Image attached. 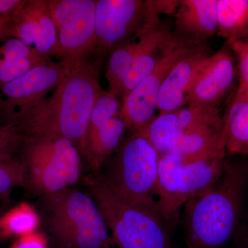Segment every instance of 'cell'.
<instances>
[{"label": "cell", "mask_w": 248, "mask_h": 248, "mask_svg": "<svg viewBox=\"0 0 248 248\" xmlns=\"http://www.w3.org/2000/svg\"><path fill=\"white\" fill-rule=\"evenodd\" d=\"M229 45L209 58L185 99V106L218 107L229 93L238 76L237 63Z\"/></svg>", "instance_id": "15"}, {"label": "cell", "mask_w": 248, "mask_h": 248, "mask_svg": "<svg viewBox=\"0 0 248 248\" xmlns=\"http://www.w3.org/2000/svg\"><path fill=\"white\" fill-rule=\"evenodd\" d=\"M22 2V0H0V16H9Z\"/></svg>", "instance_id": "28"}, {"label": "cell", "mask_w": 248, "mask_h": 248, "mask_svg": "<svg viewBox=\"0 0 248 248\" xmlns=\"http://www.w3.org/2000/svg\"><path fill=\"white\" fill-rule=\"evenodd\" d=\"M50 60L17 38L5 39L0 43V88Z\"/></svg>", "instance_id": "18"}, {"label": "cell", "mask_w": 248, "mask_h": 248, "mask_svg": "<svg viewBox=\"0 0 248 248\" xmlns=\"http://www.w3.org/2000/svg\"><path fill=\"white\" fill-rule=\"evenodd\" d=\"M139 135L145 137L159 155L173 152L182 135L177 111L156 115Z\"/></svg>", "instance_id": "21"}, {"label": "cell", "mask_w": 248, "mask_h": 248, "mask_svg": "<svg viewBox=\"0 0 248 248\" xmlns=\"http://www.w3.org/2000/svg\"><path fill=\"white\" fill-rule=\"evenodd\" d=\"M11 248H46V245L43 236L33 232L19 237Z\"/></svg>", "instance_id": "26"}, {"label": "cell", "mask_w": 248, "mask_h": 248, "mask_svg": "<svg viewBox=\"0 0 248 248\" xmlns=\"http://www.w3.org/2000/svg\"><path fill=\"white\" fill-rule=\"evenodd\" d=\"M40 218L33 208L21 204L10 210L0 219V231L5 236H25L35 232Z\"/></svg>", "instance_id": "22"}, {"label": "cell", "mask_w": 248, "mask_h": 248, "mask_svg": "<svg viewBox=\"0 0 248 248\" xmlns=\"http://www.w3.org/2000/svg\"><path fill=\"white\" fill-rule=\"evenodd\" d=\"M211 55L208 46L204 45L174 66L160 90L157 103L159 114L174 112L185 107L187 93Z\"/></svg>", "instance_id": "16"}, {"label": "cell", "mask_w": 248, "mask_h": 248, "mask_svg": "<svg viewBox=\"0 0 248 248\" xmlns=\"http://www.w3.org/2000/svg\"><path fill=\"white\" fill-rule=\"evenodd\" d=\"M174 37L173 23L155 15L109 57L105 76L108 91L121 101L151 74Z\"/></svg>", "instance_id": "4"}, {"label": "cell", "mask_w": 248, "mask_h": 248, "mask_svg": "<svg viewBox=\"0 0 248 248\" xmlns=\"http://www.w3.org/2000/svg\"><path fill=\"white\" fill-rule=\"evenodd\" d=\"M85 182L118 248H175L162 218L125 200L104 176Z\"/></svg>", "instance_id": "3"}, {"label": "cell", "mask_w": 248, "mask_h": 248, "mask_svg": "<svg viewBox=\"0 0 248 248\" xmlns=\"http://www.w3.org/2000/svg\"><path fill=\"white\" fill-rule=\"evenodd\" d=\"M11 15L0 16V40L10 37L11 27Z\"/></svg>", "instance_id": "29"}, {"label": "cell", "mask_w": 248, "mask_h": 248, "mask_svg": "<svg viewBox=\"0 0 248 248\" xmlns=\"http://www.w3.org/2000/svg\"><path fill=\"white\" fill-rule=\"evenodd\" d=\"M45 208L52 234L67 248H108V227L91 196L68 188L46 195Z\"/></svg>", "instance_id": "8"}, {"label": "cell", "mask_w": 248, "mask_h": 248, "mask_svg": "<svg viewBox=\"0 0 248 248\" xmlns=\"http://www.w3.org/2000/svg\"><path fill=\"white\" fill-rule=\"evenodd\" d=\"M69 68L51 60L36 66L0 88V112L18 126L47 102L49 93L60 85Z\"/></svg>", "instance_id": "11"}, {"label": "cell", "mask_w": 248, "mask_h": 248, "mask_svg": "<svg viewBox=\"0 0 248 248\" xmlns=\"http://www.w3.org/2000/svg\"><path fill=\"white\" fill-rule=\"evenodd\" d=\"M122 101L109 91L99 94L90 117L83 154L95 168L115 153L125 138L126 124L121 115Z\"/></svg>", "instance_id": "13"}, {"label": "cell", "mask_w": 248, "mask_h": 248, "mask_svg": "<svg viewBox=\"0 0 248 248\" xmlns=\"http://www.w3.org/2000/svg\"><path fill=\"white\" fill-rule=\"evenodd\" d=\"M248 179V164L226 162L215 185L189 202L187 232L192 248H217L231 239L241 218Z\"/></svg>", "instance_id": "2"}, {"label": "cell", "mask_w": 248, "mask_h": 248, "mask_svg": "<svg viewBox=\"0 0 248 248\" xmlns=\"http://www.w3.org/2000/svg\"><path fill=\"white\" fill-rule=\"evenodd\" d=\"M217 35L231 45L248 32V0H217Z\"/></svg>", "instance_id": "20"}, {"label": "cell", "mask_w": 248, "mask_h": 248, "mask_svg": "<svg viewBox=\"0 0 248 248\" xmlns=\"http://www.w3.org/2000/svg\"><path fill=\"white\" fill-rule=\"evenodd\" d=\"M226 151L184 161L174 152L159 155L157 204L163 218L175 216L184 203L210 190L222 175Z\"/></svg>", "instance_id": "7"}, {"label": "cell", "mask_w": 248, "mask_h": 248, "mask_svg": "<svg viewBox=\"0 0 248 248\" xmlns=\"http://www.w3.org/2000/svg\"><path fill=\"white\" fill-rule=\"evenodd\" d=\"M176 111L182 134L196 129L224 124L218 107L194 104Z\"/></svg>", "instance_id": "23"}, {"label": "cell", "mask_w": 248, "mask_h": 248, "mask_svg": "<svg viewBox=\"0 0 248 248\" xmlns=\"http://www.w3.org/2000/svg\"><path fill=\"white\" fill-rule=\"evenodd\" d=\"M23 164L31 183L46 195L70 188L81 174L80 151L68 139L46 132L23 130Z\"/></svg>", "instance_id": "6"}, {"label": "cell", "mask_w": 248, "mask_h": 248, "mask_svg": "<svg viewBox=\"0 0 248 248\" xmlns=\"http://www.w3.org/2000/svg\"><path fill=\"white\" fill-rule=\"evenodd\" d=\"M217 0H181L173 22L177 37L205 42L217 34Z\"/></svg>", "instance_id": "17"}, {"label": "cell", "mask_w": 248, "mask_h": 248, "mask_svg": "<svg viewBox=\"0 0 248 248\" xmlns=\"http://www.w3.org/2000/svg\"><path fill=\"white\" fill-rule=\"evenodd\" d=\"M99 64L89 60L69 69L51 97L24 126L68 139L82 153L93 107L104 91Z\"/></svg>", "instance_id": "1"}, {"label": "cell", "mask_w": 248, "mask_h": 248, "mask_svg": "<svg viewBox=\"0 0 248 248\" xmlns=\"http://www.w3.org/2000/svg\"><path fill=\"white\" fill-rule=\"evenodd\" d=\"M237 42H242V43L248 44V32L244 37H243L241 40L237 41Z\"/></svg>", "instance_id": "30"}, {"label": "cell", "mask_w": 248, "mask_h": 248, "mask_svg": "<svg viewBox=\"0 0 248 248\" xmlns=\"http://www.w3.org/2000/svg\"><path fill=\"white\" fill-rule=\"evenodd\" d=\"M155 15L151 0H96V53L110 55Z\"/></svg>", "instance_id": "12"}, {"label": "cell", "mask_w": 248, "mask_h": 248, "mask_svg": "<svg viewBox=\"0 0 248 248\" xmlns=\"http://www.w3.org/2000/svg\"><path fill=\"white\" fill-rule=\"evenodd\" d=\"M153 9L158 14H175L181 0H151Z\"/></svg>", "instance_id": "27"}, {"label": "cell", "mask_w": 248, "mask_h": 248, "mask_svg": "<svg viewBox=\"0 0 248 248\" xmlns=\"http://www.w3.org/2000/svg\"><path fill=\"white\" fill-rule=\"evenodd\" d=\"M229 46L237 60L236 63L239 80L238 89L248 91V45L236 42Z\"/></svg>", "instance_id": "25"}, {"label": "cell", "mask_w": 248, "mask_h": 248, "mask_svg": "<svg viewBox=\"0 0 248 248\" xmlns=\"http://www.w3.org/2000/svg\"><path fill=\"white\" fill-rule=\"evenodd\" d=\"M11 16L10 37L22 41L46 58L56 56L58 30L48 0H24Z\"/></svg>", "instance_id": "14"}, {"label": "cell", "mask_w": 248, "mask_h": 248, "mask_svg": "<svg viewBox=\"0 0 248 248\" xmlns=\"http://www.w3.org/2000/svg\"><path fill=\"white\" fill-rule=\"evenodd\" d=\"M159 154L143 135L130 133L115 152L107 182L133 205L163 218L157 204Z\"/></svg>", "instance_id": "5"}, {"label": "cell", "mask_w": 248, "mask_h": 248, "mask_svg": "<svg viewBox=\"0 0 248 248\" xmlns=\"http://www.w3.org/2000/svg\"><path fill=\"white\" fill-rule=\"evenodd\" d=\"M25 171L22 162L0 155V197H6L15 186L24 181Z\"/></svg>", "instance_id": "24"}, {"label": "cell", "mask_w": 248, "mask_h": 248, "mask_svg": "<svg viewBox=\"0 0 248 248\" xmlns=\"http://www.w3.org/2000/svg\"><path fill=\"white\" fill-rule=\"evenodd\" d=\"M204 45L205 42L184 40L174 33L172 42L151 74L122 99L121 115L130 133L141 134L156 117L160 90L170 72L182 59Z\"/></svg>", "instance_id": "10"}, {"label": "cell", "mask_w": 248, "mask_h": 248, "mask_svg": "<svg viewBox=\"0 0 248 248\" xmlns=\"http://www.w3.org/2000/svg\"><path fill=\"white\" fill-rule=\"evenodd\" d=\"M223 120L227 153L248 155V91L237 89Z\"/></svg>", "instance_id": "19"}, {"label": "cell", "mask_w": 248, "mask_h": 248, "mask_svg": "<svg viewBox=\"0 0 248 248\" xmlns=\"http://www.w3.org/2000/svg\"><path fill=\"white\" fill-rule=\"evenodd\" d=\"M58 34L56 58L69 69L97 50L96 0H48Z\"/></svg>", "instance_id": "9"}]
</instances>
